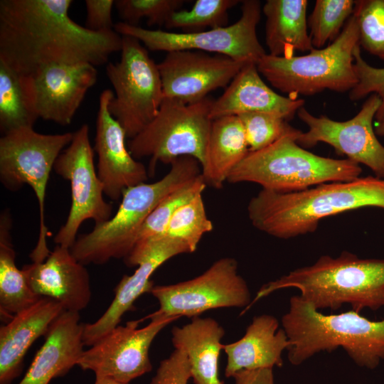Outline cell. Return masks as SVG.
I'll list each match as a JSON object with an SVG mask.
<instances>
[{"mask_svg": "<svg viewBox=\"0 0 384 384\" xmlns=\"http://www.w3.org/2000/svg\"><path fill=\"white\" fill-rule=\"evenodd\" d=\"M72 0H1L0 61L28 75L53 64L98 66L120 51L114 30L95 32L68 14Z\"/></svg>", "mask_w": 384, "mask_h": 384, "instance_id": "6da1fadb", "label": "cell"}, {"mask_svg": "<svg viewBox=\"0 0 384 384\" xmlns=\"http://www.w3.org/2000/svg\"><path fill=\"white\" fill-rule=\"evenodd\" d=\"M367 207L384 209V179L359 177L292 193L262 189L250 200L247 209L256 229L289 239L314 233L327 217Z\"/></svg>", "mask_w": 384, "mask_h": 384, "instance_id": "7a4b0ae2", "label": "cell"}, {"mask_svg": "<svg viewBox=\"0 0 384 384\" xmlns=\"http://www.w3.org/2000/svg\"><path fill=\"white\" fill-rule=\"evenodd\" d=\"M289 287L298 289L299 296L318 310H335L345 304L357 312L377 310L384 306V260L362 259L347 251L337 257L322 255L313 265L264 284L248 309L270 294Z\"/></svg>", "mask_w": 384, "mask_h": 384, "instance_id": "3957f363", "label": "cell"}, {"mask_svg": "<svg viewBox=\"0 0 384 384\" xmlns=\"http://www.w3.org/2000/svg\"><path fill=\"white\" fill-rule=\"evenodd\" d=\"M289 341V361L298 366L322 351L343 348L361 367L375 368L384 359V319L371 321L351 310L323 314L299 295L282 318Z\"/></svg>", "mask_w": 384, "mask_h": 384, "instance_id": "277c9868", "label": "cell"}, {"mask_svg": "<svg viewBox=\"0 0 384 384\" xmlns=\"http://www.w3.org/2000/svg\"><path fill=\"white\" fill-rule=\"evenodd\" d=\"M169 171L154 183H142L123 191L117 213L108 220L95 224L70 248L82 265H102L111 259L125 258L135 245L149 214L169 193L201 174L200 162L193 156H179Z\"/></svg>", "mask_w": 384, "mask_h": 384, "instance_id": "5b68a950", "label": "cell"}, {"mask_svg": "<svg viewBox=\"0 0 384 384\" xmlns=\"http://www.w3.org/2000/svg\"><path fill=\"white\" fill-rule=\"evenodd\" d=\"M301 132L295 129L262 149L249 151L227 181L251 182L262 189L292 193L360 177L362 169L354 161L321 156L301 146L297 143Z\"/></svg>", "mask_w": 384, "mask_h": 384, "instance_id": "8992f818", "label": "cell"}, {"mask_svg": "<svg viewBox=\"0 0 384 384\" xmlns=\"http://www.w3.org/2000/svg\"><path fill=\"white\" fill-rule=\"evenodd\" d=\"M358 41L357 23L352 15L328 46L290 58L266 53L257 67L274 87L292 97L311 96L326 90L350 92L358 81L353 56Z\"/></svg>", "mask_w": 384, "mask_h": 384, "instance_id": "52a82bcc", "label": "cell"}, {"mask_svg": "<svg viewBox=\"0 0 384 384\" xmlns=\"http://www.w3.org/2000/svg\"><path fill=\"white\" fill-rule=\"evenodd\" d=\"M73 133L46 134L33 127H23L3 134L0 139V180L11 191L24 184L33 191L39 208V234L30 254L33 262H43L50 252L47 245L45 198L47 183L54 164L71 142Z\"/></svg>", "mask_w": 384, "mask_h": 384, "instance_id": "ba28073f", "label": "cell"}, {"mask_svg": "<svg viewBox=\"0 0 384 384\" xmlns=\"http://www.w3.org/2000/svg\"><path fill=\"white\" fill-rule=\"evenodd\" d=\"M214 100L207 97L193 103L164 98L151 122L131 139L128 149L134 159L150 157L149 174L157 161L171 164L182 156H191L201 164L213 119Z\"/></svg>", "mask_w": 384, "mask_h": 384, "instance_id": "9c48e42d", "label": "cell"}, {"mask_svg": "<svg viewBox=\"0 0 384 384\" xmlns=\"http://www.w3.org/2000/svg\"><path fill=\"white\" fill-rule=\"evenodd\" d=\"M122 36L119 61L106 66L114 88L108 109L131 139L155 117L164 95L157 64L147 49L137 39Z\"/></svg>", "mask_w": 384, "mask_h": 384, "instance_id": "30bf717a", "label": "cell"}, {"mask_svg": "<svg viewBox=\"0 0 384 384\" xmlns=\"http://www.w3.org/2000/svg\"><path fill=\"white\" fill-rule=\"evenodd\" d=\"M261 13L260 1L245 0L240 18L230 26L196 32H174L147 29L122 21L114 24V30L121 36L137 39L151 50H196L257 63L266 54L257 35Z\"/></svg>", "mask_w": 384, "mask_h": 384, "instance_id": "8fae6325", "label": "cell"}, {"mask_svg": "<svg viewBox=\"0 0 384 384\" xmlns=\"http://www.w3.org/2000/svg\"><path fill=\"white\" fill-rule=\"evenodd\" d=\"M150 293L159 308L146 318L166 316L193 318L213 309L245 307L251 304L249 287L238 272L235 259L223 257L191 279L168 285L154 286Z\"/></svg>", "mask_w": 384, "mask_h": 384, "instance_id": "7c38bea8", "label": "cell"}, {"mask_svg": "<svg viewBox=\"0 0 384 384\" xmlns=\"http://www.w3.org/2000/svg\"><path fill=\"white\" fill-rule=\"evenodd\" d=\"M90 129L82 124L70 144L57 158L53 170L70 181L71 206L65 224L54 237L56 245L70 248L77 239L81 224L93 220L95 224L112 217V206L104 199V188L95 169Z\"/></svg>", "mask_w": 384, "mask_h": 384, "instance_id": "4fadbf2b", "label": "cell"}, {"mask_svg": "<svg viewBox=\"0 0 384 384\" xmlns=\"http://www.w3.org/2000/svg\"><path fill=\"white\" fill-rule=\"evenodd\" d=\"M380 103L378 95H370L359 112L346 121L333 120L326 115L316 117L302 107L297 115L308 127V131L300 132L297 143L304 148L326 143L337 153L366 166L376 177L384 179V146L378 139L373 126Z\"/></svg>", "mask_w": 384, "mask_h": 384, "instance_id": "5bb4252c", "label": "cell"}, {"mask_svg": "<svg viewBox=\"0 0 384 384\" xmlns=\"http://www.w3.org/2000/svg\"><path fill=\"white\" fill-rule=\"evenodd\" d=\"M150 323L138 328L142 319L118 325L85 350L77 366L103 376L127 383L152 369L149 350L157 334L175 317H149Z\"/></svg>", "mask_w": 384, "mask_h": 384, "instance_id": "9a60e30c", "label": "cell"}, {"mask_svg": "<svg viewBox=\"0 0 384 384\" xmlns=\"http://www.w3.org/2000/svg\"><path fill=\"white\" fill-rule=\"evenodd\" d=\"M97 77L96 67L85 63L50 65L22 75L26 94L38 119L63 126L71 123Z\"/></svg>", "mask_w": 384, "mask_h": 384, "instance_id": "2e32d148", "label": "cell"}, {"mask_svg": "<svg viewBox=\"0 0 384 384\" xmlns=\"http://www.w3.org/2000/svg\"><path fill=\"white\" fill-rule=\"evenodd\" d=\"M248 63L202 51L169 52L157 64L164 98L198 102L210 92L227 87Z\"/></svg>", "mask_w": 384, "mask_h": 384, "instance_id": "e0dca14e", "label": "cell"}, {"mask_svg": "<svg viewBox=\"0 0 384 384\" xmlns=\"http://www.w3.org/2000/svg\"><path fill=\"white\" fill-rule=\"evenodd\" d=\"M191 253L183 244L161 238L147 245L134 247L124 259L128 267H136L132 275H124L114 288V297L107 309L94 323L84 324L83 343L91 346L117 326L123 315L133 311L134 303L143 294L150 293L153 273L170 258Z\"/></svg>", "mask_w": 384, "mask_h": 384, "instance_id": "ac0fdd59", "label": "cell"}, {"mask_svg": "<svg viewBox=\"0 0 384 384\" xmlns=\"http://www.w3.org/2000/svg\"><path fill=\"white\" fill-rule=\"evenodd\" d=\"M114 92L104 90L100 96L94 151L97 155V172L104 194L118 201L127 188L145 183L148 173L143 164L126 146V133L110 114L108 105Z\"/></svg>", "mask_w": 384, "mask_h": 384, "instance_id": "d6986e66", "label": "cell"}, {"mask_svg": "<svg viewBox=\"0 0 384 384\" xmlns=\"http://www.w3.org/2000/svg\"><path fill=\"white\" fill-rule=\"evenodd\" d=\"M21 270L36 295L58 302L65 311L79 312L90 302L89 272L68 247L56 245L43 262L25 265Z\"/></svg>", "mask_w": 384, "mask_h": 384, "instance_id": "ffe728a7", "label": "cell"}, {"mask_svg": "<svg viewBox=\"0 0 384 384\" xmlns=\"http://www.w3.org/2000/svg\"><path fill=\"white\" fill-rule=\"evenodd\" d=\"M304 103L303 99L285 97L274 92L262 80L257 63L250 62L243 66L222 95L214 100L210 117L213 120L261 112L277 114L288 121L294 118Z\"/></svg>", "mask_w": 384, "mask_h": 384, "instance_id": "44dd1931", "label": "cell"}, {"mask_svg": "<svg viewBox=\"0 0 384 384\" xmlns=\"http://www.w3.org/2000/svg\"><path fill=\"white\" fill-rule=\"evenodd\" d=\"M58 302L41 297L0 327V384H11L21 373L23 361L33 342L45 336L63 311Z\"/></svg>", "mask_w": 384, "mask_h": 384, "instance_id": "7402d4cb", "label": "cell"}, {"mask_svg": "<svg viewBox=\"0 0 384 384\" xmlns=\"http://www.w3.org/2000/svg\"><path fill=\"white\" fill-rule=\"evenodd\" d=\"M79 312L63 311L51 324L44 343L18 384H48L75 365L85 350Z\"/></svg>", "mask_w": 384, "mask_h": 384, "instance_id": "603a6c76", "label": "cell"}, {"mask_svg": "<svg viewBox=\"0 0 384 384\" xmlns=\"http://www.w3.org/2000/svg\"><path fill=\"white\" fill-rule=\"evenodd\" d=\"M289 345L284 330L279 328L274 316H255L240 339L223 344L222 349L227 356L225 375L233 378L241 370L282 367V353Z\"/></svg>", "mask_w": 384, "mask_h": 384, "instance_id": "cb8c5ba5", "label": "cell"}, {"mask_svg": "<svg viewBox=\"0 0 384 384\" xmlns=\"http://www.w3.org/2000/svg\"><path fill=\"white\" fill-rule=\"evenodd\" d=\"M171 341L183 352L195 384H224L218 378V358L225 330L213 318H192L190 323L171 330Z\"/></svg>", "mask_w": 384, "mask_h": 384, "instance_id": "d4e9b609", "label": "cell"}, {"mask_svg": "<svg viewBox=\"0 0 384 384\" xmlns=\"http://www.w3.org/2000/svg\"><path fill=\"white\" fill-rule=\"evenodd\" d=\"M307 0H267L262 6L265 43L271 55L283 58L294 53L310 52L313 47L308 31Z\"/></svg>", "mask_w": 384, "mask_h": 384, "instance_id": "484cf974", "label": "cell"}, {"mask_svg": "<svg viewBox=\"0 0 384 384\" xmlns=\"http://www.w3.org/2000/svg\"><path fill=\"white\" fill-rule=\"evenodd\" d=\"M249 152L245 132L237 115L212 121L201 176L208 186L220 188Z\"/></svg>", "mask_w": 384, "mask_h": 384, "instance_id": "4316f807", "label": "cell"}, {"mask_svg": "<svg viewBox=\"0 0 384 384\" xmlns=\"http://www.w3.org/2000/svg\"><path fill=\"white\" fill-rule=\"evenodd\" d=\"M11 225V215L5 210L0 218V315L4 323L41 298L32 291L23 272L16 265Z\"/></svg>", "mask_w": 384, "mask_h": 384, "instance_id": "83f0119b", "label": "cell"}, {"mask_svg": "<svg viewBox=\"0 0 384 384\" xmlns=\"http://www.w3.org/2000/svg\"><path fill=\"white\" fill-rule=\"evenodd\" d=\"M38 119L26 94L22 75L0 61V129L5 134L33 127Z\"/></svg>", "mask_w": 384, "mask_h": 384, "instance_id": "f1b7e54d", "label": "cell"}, {"mask_svg": "<svg viewBox=\"0 0 384 384\" xmlns=\"http://www.w3.org/2000/svg\"><path fill=\"white\" fill-rule=\"evenodd\" d=\"M206 186L201 174L166 196L146 219L134 246L146 245L159 240L176 210L203 193Z\"/></svg>", "mask_w": 384, "mask_h": 384, "instance_id": "f546056e", "label": "cell"}, {"mask_svg": "<svg viewBox=\"0 0 384 384\" xmlns=\"http://www.w3.org/2000/svg\"><path fill=\"white\" fill-rule=\"evenodd\" d=\"M202 194L176 210L161 238L182 243L191 253L196 250L202 237L213 228L207 216Z\"/></svg>", "mask_w": 384, "mask_h": 384, "instance_id": "4dcf8cb0", "label": "cell"}, {"mask_svg": "<svg viewBox=\"0 0 384 384\" xmlns=\"http://www.w3.org/2000/svg\"><path fill=\"white\" fill-rule=\"evenodd\" d=\"M354 0H316L308 18L309 36L314 48H322L341 33L353 15Z\"/></svg>", "mask_w": 384, "mask_h": 384, "instance_id": "1f68e13d", "label": "cell"}, {"mask_svg": "<svg viewBox=\"0 0 384 384\" xmlns=\"http://www.w3.org/2000/svg\"><path fill=\"white\" fill-rule=\"evenodd\" d=\"M241 2L238 0H197L190 10L174 12L165 23L168 29L179 28L182 32H196L210 27L226 26L228 11Z\"/></svg>", "mask_w": 384, "mask_h": 384, "instance_id": "d6a6232c", "label": "cell"}, {"mask_svg": "<svg viewBox=\"0 0 384 384\" xmlns=\"http://www.w3.org/2000/svg\"><path fill=\"white\" fill-rule=\"evenodd\" d=\"M359 46L384 60V0H355Z\"/></svg>", "mask_w": 384, "mask_h": 384, "instance_id": "836d02e7", "label": "cell"}, {"mask_svg": "<svg viewBox=\"0 0 384 384\" xmlns=\"http://www.w3.org/2000/svg\"><path fill=\"white\" fill-rule=\"evenodd\" d=\"M238 117L245 132L249 151L262 149L296 129L283 117L272 113L247 112Z\"/></svg>", "mask_w": 384, "mask_h": 384, "instance_id": "e575fe53", "label": "cell"}, {"mask_svg": "<svg viewBox=\"0 0 384 384\" xmlns=\"http://www.w3.org/2000/svg\"><path fill=\"white\" fill-rule=\"evenodd\" d=\"M184 3V0H117L114 6L125 23L138 26L146 18L149 26H161Z\"/></svg>", "mask_w": 384, "mask_h": 384, "instance_id": "d590c367", "label": "cell"}, {"mask_svg": "<svg viewBox=\"0 0 384 384\" xmlns=\"http://www.w3.org/2000/svg\"><path fill=\"white\" fill-rule=\"evenodd\" d=\"M353 56L358 81L349 92V98L355 102L371 94L378 95L381 103L375 119L378 123L384 119V68H375L367 63L361 55L359 45L355 48Z\"/></svg>", "mask_w": 384, "mask_h": 384, "instance_id": "8d00e7d4", "label": "cell"}, {"mask_svg": "<svg viewBox=\"0 0 384 384\" xmlns=\"http://www.w3.org/2000/svg\"><path fill=\"white\" fill-rule=\"evenodd\" d=\"M191 378V367L186 355L175 349L161 361L149 384H188Z\"/></svg>", "mask_w": 384, "mask_h": 384, "instance_id": "74e56055", "label": "cell"}, {"mask_svg": "<svg viewBox=\"0 0 384 384\" xmlns=\"http://www.w3.org/2000/svg\"><path fill=\"white\" fill-rule=\"evenodd\" d=\"M85 6V28L95 32L114 30L112 11L114 6V1L86 0Z\"/></svg>", "mask_w": 384, "mask_h": 384, "instance_id": "f35d334b", "label": "cell"}, {"mask_svg": "<svg viewBox=\"0 0 384 384\" xmlns=\"http://www.w3.org/2000/svg\"><path fill=\"white\" fill-rule=\"evenodd\" d=\"M233 378L235 384H274L272 368L241 370Z\"/></svg>", "mask_w": 384, "mask_h": 384, "instance_id": "ab89813d", "label": "cell"}, {"mask_svg": "<svg viewBox=\"0 0 384 384\" xmlns=\"http://www.w3.org/2000/svg\"><path fill=\"white\" fill-rule=\"evenodd\" d=\"M94 384H127V383H122L107 377L95 376V381Z\"/></svg>", "mask_w": 384, "mask_h": 384, "instance_id": "60d3db41", "label": "cell"}, {"mask_svg": "<svg viewBox=\"0 0 384 384\" xmlns=\"http://www.w3.org/2000/svg\"><path fill=\"white\" fill-rule=\"evenodd\" d=\"M375 132L376 135L384 137V119L380 122L377 123L375 127Z\"/></svg>", "mask_w": 384, "mask_h": 384, "instance_id": "b9f144b4", "label": "cell"}]
</instances>
